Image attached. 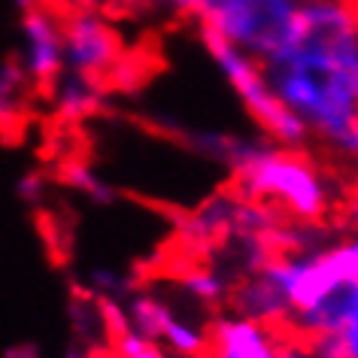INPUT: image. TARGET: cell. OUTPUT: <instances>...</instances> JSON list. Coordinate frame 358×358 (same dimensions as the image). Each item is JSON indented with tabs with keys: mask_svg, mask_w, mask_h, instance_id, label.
I'll list each match as a JSON object with an SVG mask.
<instances>
[{
	"mask_svg": "<svg viewBox=\"0 0 358 358\" xmlns=\"http://www.w3.org/2000/svg\"><path fill=\"white\" fill-rule=\"evenodd\" d=\"M267 73L313 140L358 164V0H301L298 31Z\"/></svg>",
	"mask_w": 358,
	"mask_h": 358,
	"instance_id": "1",
	"label": "cell"
},
{
	"mask_svg": "<svg viewBox=\"0 0 358 358\" xmlns=\"http://www.w3.org/2000/svg\"><path fill=\"white\" fill-rule=\"evenodd\" d=\"M225 167L234 192L292 222H328L337 207V176L307 149H285L267 137L234 140Z\"/></svg>",
	"mask_w": 358,
	"mask_h": 358,
	"instance_id": "2",
	"label": "cell"
},
{
	"mask_svg": "<svg viewBox=\"0 0 358 358\" xmlns=\"http://www.w3.org/2000/svg\"><path fill=\"white\" fill-rule=\"evenodd\" d=\"M201 40L210 52L213 64L222 73V79L231 85V92L240 101V106L255 122V128L262 131V137L285 149H307V143L313 140V131L280 97L264 61H258L255 55L231 46L225 40L213 37L207 31H201Z\"/></svg>",
	"mask_w": 358,
	"mask_h": 358,
	"instance_id": "3",
	"label": "cell"
},
{
	"mask_svg": "<svg viewBox=\"0 0 358 358\" xmlns=\"http://www.w3.org/2000/svg\"><path fill=\"white\" fill-rule=\"evenodd\" d=\"M110 303V301H103ZM115 325H124L143 337H152L164 343L179 358H203L210 349V325L213 319H203V310L176 289H161V285H143L134 289L122 303L113 301Z\"/></svg>",
	"mask_w": 358,
	"mask_h": 358,
	"instance_id": "4",
	"label": "cell"
},
{
	"mask_svg": "<svg viewBox=\"0 0 358 358\" xmlns=\"http://www.w3.org/2000/svg\"><path fill=\"white\" fill-rule=\"evenodd\" d=\"M298 19L301 0H234V3L203 15L201 31L267 64L292 43Z\"/></svg>",
	"mask_w": 358,
	"mask_h": 358,
	"instance_id": "5",
	"label": "cell"
},
{
	"mask_svg": "<svg viewBox=\"0 0 358 358\" xmlns=\"http://www.w3.org/2000/svg\"><path fill=\"white\" fill-rule=\"evenodd\" d=\"M289 331L310 346L313 358H358V282L337 285L294 313Z\"/></svg>",
	"mask_w": 358,
	"mask_h": 358,
	"instance_id": "6",
	"label": "cell"
},
{
	"mask_svg": "<svg viewBox=\"0 0 358 358\" xmlns=\"http://www.w3.org/2000/svg\"><path fill=\"white\" fill-rule=\"evenodd\" d=\"M64 58L67 70L110 79L124 61L122 34L97 10H73L64 15Z\"/></svg>",
	"mask_w": 358,
	"mask_h": 358,
	"instance_id": "7",
	"label": "cell"
},
{
	"mask_svg": "<svg viewBox=\"0 0 358 358\" xmlns=\"http://www.w3.org/2000/svg\"><path fill=\"white\" fill-rule=\"evenodd\" d=\"M13 58L34 85H49L67 70L64 58V19L52 10H34L19 15Z\"/></svg>",
	"mask_w": 358,
	"mask_h": 358,
	"instance_id": "8",
	"label": "cell"
},
{
	"mask_svg": "<svg viewBox=\"0 0 358 358\" xmlns=\"http://www.w3.org/2000/svg\"><path fill=\"white\" fill-rule=\"evenodd\" d=\"M285 340L264 322L222 310L210 325V349L203 358H280Z\"/></svg>",
	"mask_w": 358,
	"mask_h": 358,
	"instance_id": "9",
	"label": "cell"
},
{
	"mask_svg": "<svg viewBox=\"0 0 358 358\" xmlns=\"http://www.w3.org/2000/svg\"><path fill=\"white\" fill-rule=\"evenodd\" d=\"M228 310H234V313H240V316H246V319L264 322V325H271L276 331L292 325L294 307H292L289 294H285V289H282L280 276L273 273L271 258H267L262 267L243 273L234 282Z\"/></svg>",
	"mask_w": 358,
	"mask_h": 358,
	"instance_id": "10",
	"label": "cell"
},
{
	"mask_svg": "<svg viewBox=\"0 0 358 358\" xmlns=\"http://www.w3.org/2000/svg\"><path fill=\"white\" fill-rule=\"evenodd\" d=\"M110 103L106 79L64 70L55 83L46 85V106L52 119L61 124H85L97 119Z\"/></svg>",
	"mask_w": 358,
	"mask_h": 358,
	"instance_id": "11",
	"label": "cell"
},
{
	"mask_svg": "<svg viewBox=\"0 0 358 358\" xmlns=\"http://www.w3.org/2000/svg\"><path fill=\"white\" fill-rule=\"evenodd\" d=\"M173 282H176V289L182 292L198 310H203V313H219V310H228L231 292H234L237 276L231 273L225 264L194 262V264L185 267V271L179 273Z\"/></svg>",
	"mask_w": 358,
	"mask_h": 358,
	"instance_id": "12",
	"label": "cell"
},
{
	"mask_svg": "<svg viewBox=\"0 0 358 358\" xmlns=\"http://www.w3.org/2000/svg\"><path fill=\"white\" fill-rule=\"evenodd\" d=\"M316 258L331 289L358 282V234L334 237L328 246L316 249Z\"/></svg>",
	"mask_w": 358,
	"mask_h": 358,
	"instance_id": "13",
	"label": "cell"
},
{
	"mask_svg": "<svg viewBox=\"0 0 358 358\" xmlns=\"http://www.w3.org/2000/svg\"><path fill=\"white\" fill-rule=\"evenodd\" d=\"M31 88L34 83L19 67V61L6 58L3 67H0V115H3V124H13L22 119L24 106L31 101Z\"/></svg>",
	"mask_w": 358,
	"mask_h": 358,
	"instance_id": "14",
	"label": "cell"
},
{
	"mask_svg": "<svg viewBox=\"0 0 358 358\" xmlns=\"http://www.w3.org/2000/svg\"><path fill=\"white\" fill-rule=\"evenodd\" d=\"M61 182H64L70 192L88 198L92 203H113L115 201L113 182H106L92 164H83V161H70V164H64V170H61Z\"/></svg>",
	"mask_w": 358,
	"mask_h": 358,
	"instance_id": "15",
	"label": "cell"
},
{
	"mask_svg": "<svg viewBox=\"0 0 358 358\" xmlns=\"http://www.w3.org/2000/svg\"><path fill=\"white\" fill-rule=\"evenodd\" d=\"M113 352H115V358H179L176 352H170L164 343H158V340H152V337H143L124 325L113 328Z\"/></svg>",
	"mask_w": 358,
	"mask_h": 358,
	"instance_id": "16",
	"label": "cell"
},
{
	"mask_svg": "<svg viewBox=\"0 0 358 358\" xmlns=\"http://www.w3.org/2000/svg\"><path fill=\"white\" fill-rule=\"evenodd\" d=\"M46 189H49V176L43 170H24V173L15 179V198L28 207H40L46 201Z\"/></svg>",
	"mask_w": 358,
	"mask_h": 358,
	"instance_id": "17",
	"label": "cell"
},
{
	"mask_svg": "<svg viewBox=\"0 0 358 358\" xmlns=\"http://www.w3.org/2000/svg\"><path fill=\"white\" fill-rule=\"evenodd\" d=\"M161 10L176 13V15H198L201 19V0H155Z\"/></svg>",
	"mask_w": 358,
	"mask_h": 358,
	"instance_id": "18",
	"label": "cell"
},
{
	"mask_svg": "<svg viewBox=\"0 0 358 358\" xmlns=\"http://www.w3.org/2000/svg\"><path fill=\"white\" fill-rule=\"evenodd\" d=\"M340 228H343V234H358V194L346 201L343 213H340Z\"/></svg>",
	"mask_w": 358,
	"mask_h": 358,
	"instance_id": "19",
	"label": "cell"
},
{
	"mask_svg": "<svg viewBox=\"0 0 358 358\" xmlns=\"http://www.w3.org/2000/svg\"><path fill=\"white\" fill-rule=\"evenodd\" d=\"M280 358H313V352H310V346L303 343V340L292 337V340H285V343H282Z\"/></svg>",
	"mask_w": 358,
	"mask_h": 358,
	"instance_id": "20",
	"label": "cell"
},
{
	"mask_svg": "<svg viewBox=\"0 0 358 358\" xmlns=\"http://www.w3.org/2000/svg\"><path fill=\"white\" fill-rule=\"evenodd\" d=\"M43 3H46V0H13V6H15V10H19V15H22V13L43 10Z\"/></svg>",
	"mask_w": 358,
	"mask_h": 358,
	"instance_id": "21",
	"label": "cell"
},
{
	"mask_svg": "<svg viewBox=\"0 0 358 358\" xmlns=\"http://www.w3.org/2000/svg\"><path fill=\"white\" fill-rule=\"evenodd\" d=\"M228 3H234V0H201V19L203 15H210V13H216V10H222V6H228Z\"/></svg>",
	"mask_w": 358,
	"mask_h": 358,
	"instance_id": "22",
	"label": "cell"
}]
</instances>
